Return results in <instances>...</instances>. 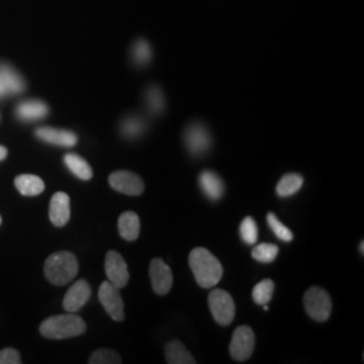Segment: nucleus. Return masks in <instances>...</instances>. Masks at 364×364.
<instances>
[{
  "mask_svg": "<svg viewBox=\"0 0 364 364\" xmlns=\"http://www.w3.org/2000/svg\"><path fill=\"white\" fill-rule=\"evenodd\" d=\"M303 185V176L297 173L285 174L277 185V195L279 198H289L297 193Z\"/></svg>",
  "mask_w": 364,
  "mask_h": 364,
  "instance_id": "nucleus-21",
  "label": "nucleus"
},
{
  "mask_svg": "<svg viewBox=\"0 0 364 364\" xmlns=\"http://www.w3.org/2000/svg\"><path fill=\"white\" fill-rule=\"evenodd\" d=\"M108 182L116 192L127 196H139L145 190V183L142 178L135 173L127 170H119L112 173L108 177Z\"/></svg>",
  "mask_w": 364,
  "mask_h": 364,
  "instance_id": "nucleus-9",
  "label": "nucleus"
},
{
  "mask_svg": "<svg viewBox=\"0 0 364 364\" xmlns=\"http://www.w3.org/2000/svg\"><path fill=\"white\" fill-rule=\"evenodd\" d=\"M208 303H210V309H211L213 319L219 325L226 327L233 321L235 303H233V298L231 297V294L226 290L213 289L212 291L210 293Z\"/></svg>",
  "mask_w": 364,
  "mask_h": 364,
  "instance_id": "nucleus-5",
  "label": "nucleus"
},
{
  "mask_svg": "<svg viewBox=\"0 0 364 364\" xmlns=\"http://www.w3.org/2000/svg\"><path fill=\"white\" fill-rule=\"evenodd\" d=\"M152 288L158 296H165L173 286V273L166 263L159 258H154L150 263Z\"/></svg>",
  "mask_w": 364,
  "mask_h": 364,
  "instance_id": "nucleus-11",
  "label": "nucleus"
},
{
  "mask_svg": "<svg viewBox=\"0 0 364 364\" xmlns=\"http://www.w3.org/2000/svg\"><path fill=\"white\" fill-rule=\"evenodd\" d=\"M267 223H269V227L272 228V231L275 233L277 238H279L284 242H291L293 241V232L286 226H284L273 212L267 214Z\"/></svg>",
  "mask_w": 364,
  "mask_h": 364,
  "instance_id": "nucleus-28",
  "label": "nucleus"
},
{
  "mask_svg": "<svg viewBox=\"0 0 364 364\" xmlns=\"http://www.w3.org/2000/svg\"><path fill=\"white\" fill-rule=\"evenodd\" d=\"M303 306L310 319L315 321H327L332 312V301L324 289L313 286L303 296Z\"/></svg>",
  "mask_w": 364,
  "mask_h": 364,
  "instance_id": "nucleus-4",
  "label": "nucleus"
},
{
  "mask_svg": "<svg viewBox=\"0 0 364 364\" xmlns=\"http://www.w3.org/2000/svg\"><path fill=\"white\" fill-rule=\"evenodd\" d=\"M92 290L85 279H80L73 284L63 298V308L69 313H76L91 298Z\"/></svg>",
  "mask_w": 364,
  "mask_h": 364,
  "instance_id": "nucleus-12",
  "label": "nucleus"
},
{
  "mask_svg": "<svg viewBox=\"0 0 364 364\" xmlns=\"http://www.w3.org/2000/svg\"><path fill=\"white\" fill-rule=\"evenodd\" d=\"M274 282L272 279H263L253 289V300L258 305L269 303L273 298Z\"/></svg>",
  "mask_w": 364,
  "mask_h": 364,
  "instance_id": "nucleus-25",
  "label": "nucleus"
},
{
  "mask_svg": "<svg viewBox=\"0 0 364 364\" xmlns=\"http://www.w3.org/2000/svg\"><path fill=\"white\" fill-rule=\"evenodd\" d=\"M0 224H1V217H0Z\"/></svg>",
  "mask_w": 364,
  "mask_h": 364,
  "instance_id": "nucleus-35",
  "label": "nucleus"
},
{
  "mask_svg": "<svg viewBox=\"0 0 364 364\" xmlns=\"http://www.w3.org/2000/svg\"><path fill=\"white\" fill-rule=\"evenodd\" d=\"M146 104L154 115L164 112V109L166 107L165 96L157 85H152L146 91Z\"/></svg>",
  "mask_w": 364,
  "mask_h": 364,
  "instance_id": "nucleus-24",
  "label": "nucleus"
},
{
  "mask_svg": "<svg viewBox=\"0 0 364 364\" xmlns=\"http://www.w3.org/2000/svg\"><path fill=\"white\" fill-rule=\"evenodd\" d=\"M255 347V334L248 325H242L235 329L229 344V353L232 359L245 362L253 355Z\"/></svg>",
  "mask_w": 364,
  "mask_h": 364,
  "instance_id": "nucleus-7",
  "label": "nucleus"
},
{
  "mask_svg": "<svg viewBox=\"0 0 364 364\" xmlns=\"http://www.w3.org/2000/svg\"><path fill=\"white\" fill-rule=\"evenodd\" d=\"M152 49L149 44L143 40L137 41L133 46V60L135 61L138 65H146L152 60Z\"/></svg>",
  "mask_w": 364,
  "mask_h": 364,
  "instance_id": "nucleus-30",
  "label": "nucleus"
},
{
  "mask_svg": "<svg viewBox=\"0 0 364 364\" xmlns=\"http://www.w3.org/2000/svg\"><path fill=\"white\" fill-rule=\"evenodd\" d=\"M106 274L108 281L118 289H123L128 284V267L119 253L108 251L106 257Z\"/></svg>",
  "mask_w": 364,
  "mask_h": 364,
  "instance_id": "nucleus-10",
  "label": "nucleus"
},
{
  "mask_svg": "<svg viewBox=\"0 0 364 364\" xmlns=\"http://www.w3.org/2000/svg\"><path fill=\"white\" fill-rule=\"evenodd\" d=\"M7 157V149L4 146H0V161H3Z\"/></svg>",
  "mask_w": 364,
  "mask_h": 364,
  "instance_id": "nucleus-32",
  "label": "nucleus"
},
{
  "mask_svg": "<svg viewBox=\"0 0 364 364\" xmlns=\"http://www.w3.org/2000/svg\"><path fill=\"white\" fill-rule=\"evenodd\" d=\"M63 162L66 167L76 176L77 178L80 180H84V181H88L91 180L92 176H93V171H92L90 164L83 158L80 157L78 154L75 152H69L63 157Z\"/></svg>",
  "mask_w": 364,
  "mask_h": 364,
  "instance_id": "nucleus-20",
  "label": "nucleus"
},
{
  "mask_svg": "<svg viewBox=\"0 0 364 364\" xmlns=\"http://www.w3.org/2000/svg\"><path fill=\"white\" fill-rule=\"evenodd\" d=\"M241 236L243 241L247 244H255L258 241V226L255 223V220L248 216L245 217L241 224Z\"/></svg>",
  "mask_w": 364,
  "mask_h": 364,
  "instance_id": "nucleus-27",
  "label": "nucleus"
},
{
  "mask_svg": "<svg viewBox=\"0 0 364 364\" xmlns=\"http://www.w3.org/2000/svg\"><path fill=\"white\" fill-rule=\"evenodd\" d=\"M22 359L19 352L14 348H4L0 351V364H20Z\"/></svg>",
  "mask_w": 364,
  "mask_h": 364,
  "instance_id": "nucleus-31",
  "label": "nucleus"
},
{
  "mask_svg": "<svg viewBox=\"0 0 364 364\" xmlns=\"http://www.w3.org/2000/svg\"><path fill=\"white\" fill-rule=\"evenodd\" d=\"M35 135L46 143L61 146V147H73L76 146L77 135L68 130H60L53 127H41L35 131Z\"/></svg>",
  "mask_w": 364,
  "mask_h": 364,
  "instance_id": "nucleus-14",
  "label": "nucleus"
},
{
  "mask_svg": "<svg viewBox=\"0 0 364 364\" xmlns=\"http://www.w3.org/2000/svg\"><path fill=\"white\" fill-rule=\"evenodd\" d=\"M49 216L56 227L66 226L71 219V198L66 193L59 192L51 198Z\"/></svg>",
  "mask_w": 364,
  "mask_h": 364,
  "instance_id": "nucleus-13",
  "label": "nucleus"
},
{
  "mask_svg": "<svg viewBox=\"0 0 364 364\" xmlns=\"http://www.w3.org/2000/svg\"><path fill=\"white\" fill-rule=\"evenodd\" d=\"M118 228H119V233L124 241L128 242H134L137 241L140 232V220L137 213L128 212L121 213L118 222Z\"/></svg>",
  "mask_w": 364,
  "mask_h": 364,
  "instance_id": "nucleus-16",
  "label": "nucleus"
},
{
  "mask_svg": "<svg viewBox=\"0 0 364 364\" xmlns=\"http://www.w3.org/2000/svg\"><path fill=\"white\" fill-rule=\"evenodd\" d=\"M183 142L193 157H201L211 149L212 138L210 130L202 123H192L185 128Z\"/></svg>",
  "mask_w": 364,
  "mask_h": 364,
  "instance_id": "nucleus-6",
  "label": "nucleus"
},
{
  "mask_svg": "<svg viewBox=\"0 0 364 364\" xmlns=\"http://www.w3.org/2000/svg\"><path fill=\"white\" fill-rule=\"evenodd\" d=\"M87 331V325L84 320L73 313L69 315H57L46 319L41 327L40 332L47 339H69L76 337Z\"/></svg>",
  "mask_w": 364,
  "mask_h": 364,
  "instance_id": "nucleus-2",
  "label": "nucleus"
},
{
  "mask_svg": "<svg viewBox=\"0 0 364 364\" xmlns=\"http://www.w3.org/2000/svg\"><path fill=\"white\" fill-rule=\"evenodd\" d=\"M360 254H364V242L360 243Z\"/></svg>",
  "mask_w": 364,
  "mask_h": 364,
  "instance_id": "nucleus-34",
  "label": "nucleus"
},
{
  "mask_svg": "<svg viewBox=\"0 0 364 364\" xmlns=\"http://www.w3.org/2000/svg\"><path fill=\"white\" fill-rule=\"evenodd\" d=\"M91 364H119L121 363V358L112 349L103 348L92 353L90 358Z\"/></svg>",
  "mask_w": 364,
  "mask_h": 364,
  "instance_id": "nucleus-29",
  "label": "nucleus"
},
{
  "mask_svg": "<svg viewBox=\"0 0 364 364\" xmlns=\"http://www.w3.org/2000/svg\"><path fill=\"white\" fill-rule=\"evenodd\" d=\"M47 112V106L40 100L23 102L16 108V115L22 121H38L45 118Z\"/></svg>",
  "mask_w": 364,
  "mask_h": 364,
  "instance_id": "nucleus-19",
  "label": "nucleus"
},
{
  "mask_svg": "<svg viewBox=\"0 0 364 364\" xmlns=\"http://www.w3.org/2000/svg\"><path fill=\"white\" fill-rule=\"evenodd\" d=\"M189 266L201 288H213L223 277V266L207 248L198 247L189 255Z\"/></svg>",
  "mask_w": 364,
  "mask_h": 364,
  "instance_id": "nucleus-1",
  "label": "nucleus"
},
{
  "mask_svg": "<svg viewBox=\"0 0 364 364\" xmlns=\"http://www.w3.org/2000/svg\"><path fill=\"white\" fill-rule=\"evenodd\" d=\"M78 273V262L69 251H60L50 255L45 262V275L50 284L62 286L75 279Z\"/></svg>",
  "mask_w": 364,
  "mask_h": 364,
  "instance_id": "nucleus-3",
  "label": "nucleus"
},
{
  "mask_svg": "<svg viewBox=\"0 0 364 364\" xmlns=\"http://www.w3.org/2000/svg\"><path fill=\"white\" fill-rule=\"evenodd\" d=\"M166 362L170 364H195L196 359L180 340H171L165 347Z\"/></svg>",
  "mask_w": 364,
  "mask_h": 364,
  "instance_id": "nucleus-17",
  "label": "nucleus"
},
{
  "mask_svg": "<svg viewBox=\"0 0 364 364\" xmlns=\"http://www.w3.org/2000/svg\"><path fill=\"white\" fill-rule=\"evenodd\" d=\"M146 131V123L138 116H128L121 123V133L127 139H137Z\"/></svg>",
  "mask_w": 364,
  "mask_h": 364,
  "instance_id": "nucleus-23",
  "label": "nucleus"
},
{
  "mask_svg": "<svg viewBox=\"0 0 364 364\" xmlns=\"http://www.w3.org/2000/svg\"><path fill=\"white\" fill-rule=\"evenodd\" d=\"M278 245L272 243H262L253 250V258L262 263H272L278 255Z\"/></svg>",
  "mask_w": 364,
  "mask_h": 364,
  "instance_id": "nucleus-26",
  "label": "nucleus"
},
{
  "mask_svg": "<svg viewBox=\"0 0 364 364\" xmlns=\"http://www.w3.org/2000/svg\"><path fill=\"white\" fill-rule=\"evenodd\" d=\"M8 92L6 90V87H4V84H3V81H1V78H0V96H4V95H7Z\"/></svg>",
  "mask_w": 364,
  "mask_h": 364,
  "instance_id": "nucleus-33",
  "label": "nucleus"
},
{
  "mask_svg": "<svg viewBox=\"0 0 364 364\" xmlns=\"http://www.w3.org/2000/svg\"><path fill=\"white\" fill-rule=\"evenodd\" d=\"M198 185L204 195L212 201H217L224 195V182L219 174L205 170L198 177Z\"/></svg>",
  "mask_w": 364,
  "mask_h": 364,
  "instance_id": "nucleus-15",
  "label": "nucleus"
},
{
  "mask_svg": "<svg viewBox=\"0 0 364 364\" xmlns=\"http://www.w3.org/2000/svg\"><path fill=\"white\" fill-rule=\"evenodd\" d=\"M121 289L114 286L109 281H106L99 289V300L104 306L108 316L115 321L124 320V303L121 298Z\"/></svg>",
  "mask_w": 364,
  "mask_h": 364,
  "instance_id": "nucleus-8",
  "label": "nucleus"
},
{
  "mask_svg": "<svg viewBox=\"0 0 364 364\" xmlns=\"http://www.w3.org/2000/svg\"><path fill=\"white\" fill-rule=\"evenodd\" d=\"M0 78L8 93H20L25 90V83L22 77L8 65H0Z\"/></svg>",
  "mask_w": 364,
  "mask_h": 364,
  "instance_id": "nucleus-22",
  "label": "nucleus"
},
{
  "mask_svg": "<svg viewBox=\"0 0 364 364\" xmlns=\"http://www.w3.org/2000/svg\"><path fill=\"white\" fill-rule=\"evenodd\" d=\"M16 189L23 196H38L45 190V182L34 174H20L16 178Z\"/></svg>",
  "mask_w": 364,
  "mask_h": 364,
  "instance_id": "nucleus-18",
  "label": "nucleus"
}]
</instances>
